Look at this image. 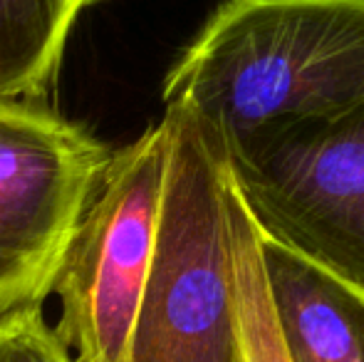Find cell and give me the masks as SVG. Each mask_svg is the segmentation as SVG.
<instances>
[{
  "label": "cell",
  "mask_w": 364,
  "mask_h": 362,
  "mask_svg": "<svg viewBox=\"0 0 364 362\" xmlns=\"http://www.w3.org/2000/svg\"><path fill=\"white\" fill-rule=\"evenodd\" d=\"M268 293L290 362H364V293L260 233Z\"/></svg>",
  "instance_id": "cell-6"
},
{
  "label": "cell",
  "mask_w": 364,
  "mask_h": 362,
  "mask_svg": "<svg viewBox=\"0 0 364 362\" xmlns=\"http://www.w3.org/2000/svg\"><path fill=\"white\" fill-rule=\"evenodd\" d=\"M223 156L263 236L364 293V102L260 129Z\"/></svg>",
  "instance_id": "cell-4"
},
{
  "label": "cell",
  "mask_w": 364,
  "mask_h": 362,
  "mask_svg": "<svg viewBox=\"0 0 364 362\" xmlns=\"http://www.w3.org/2000/svg\"><path fill=\"white\" fill-rule=\"evenodd\" d=\"M0 362H73L43 313L0 333Z\"/></svg>",
  "instance_id": "cell-9"
},
{
  "label": "cell",
  "mask_w": 364,
  "mask_h": 362,
  "mask_svg": "<svg viewBox=\"0 0 364 362\" xmlns=\"http://www.w3.org/2000/svg\"><path fill=\"white\" fill-rule=\"evenodd\" d=\"M168 124L112 154L68 246L53 295L55 335L73 362H127L161 233Z\"/></svg>",
  "instance_id": "cell-3"
},
{
  "label": "cell",
  "mask_w": 364,
  "mask_h": 362,
  "mask_svg": "<svg viewBox=\"0 0 364 362\" xmlns=\"http://www.w3.org/2000/svg\"><path fill=\"white\" fill-rule=\"evenodd\" d=\"M105 0H0V100L50 87L82 10Z\"/></svg>",
  "instance_id": "cell-7"
},
{
  "label": "cell",
  "mask_w": 364,
  "mask_h": 362,
  "mask_svg": "<svg viewBox=\"0 0 364 362\" xmlns=\"http://www.w3.org/2000/svg\"><path fill=\"white\" fill-rule=\"evenodd\" d=\"M161 100L220 151L342 115L364 102V0H225L168 70Z\"/></svg>",
  "instance_id": "cell-1"
},
{
  "label": "cell",
  "mask_w": 364,
  "mask_h": 362,
  "mask_svg": "<svg viewBox=\"0 0 364 362\" xmlns=\"http://www.w3.org/2000/svg\"><path fill=\"white\" fill-rule=\"evenodd\" d=\"M225 208H228L235 310H238L245 362H290L270 303L268 278L260 253V231L243 198L235 191L228 169H225Z\"/></svg>",
  "instance_id": "cell-8"
},
{
  "label": "cell",
  "mask_w": 364,
  "mask_h": 362,
  "mask_svg": "<svg viewBox=\"0 0 364 362\" xmlns=\"http://www.w3.org/2000/svg\"><path fill=\"white\" fill-rule=\"evenodd\" d=\"M112 154L35 100H0V333L43 313Z\"/></svg>",
  "instance_id": "cell-5"
},
{
  "label": "cell",
  "mask_w": 364,
  "mask_h": 362,
  "mask_svg": "<svg viewBox=\"0 0 364 362\" xmlns=\"http://www.w3.org/2000/svg\"><path fill=\"white\" fill-rule=\"evenodd\" d=\"M161 233L127 362H245L230 263L225 156L183 110L164 107Z\"/></svg>",
  "instance_id": "cell-2"
}]
</instances>
